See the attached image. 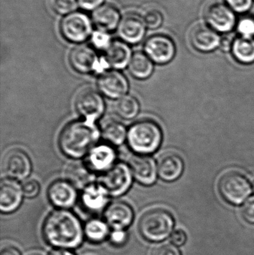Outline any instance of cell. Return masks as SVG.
I'll use <instances>...</instances> for the list:
<instances>
[{"label": "cell", "instance_id": "d6a6232c", "mask_svg": "<svg viewBox=\"0 0 254 255\" xmlns=\"http://www.w3.org/2000/svg\"><path fill=\"white\" fill-rule=\"evenodd\" d=\"M237 30L243 37H253L254 36V18L244 16L239 21Z\"/></svg>", "mask_w": 254, "mask_h": 255}, {"label": "cell", "instance_id": "f6af8a7d", "mask_svg": "<svg viewBox=\"0 0 254 255\" xmlns=\"http://www.w3.org/2000/svg\"><path fill=\"white\" fill-rule=\"evenodd\" d=\"M252 189H253V191L254 192V181L253 182V184H252Z\"/></svg>", "mask_w": 254, "mask_h": 255}, {"label": "cell", "instance_id": "4fadbf2b", "mask_svg": "<svg viewBox=\"0 0 254 255\" xmlns=\"http://www.w3.org/2000/svg\"><path fill=\"white\" fill-rule=\"evenodd\" d=\"M97 84L99 91L110 99L119 100L126 96L129 89V85L125 76L116 70L101 73Z\"/></svg>", "mask_w": 254, "mask_h": 255}, {"label": "cell", "instance_id": "7a4b0ae2", "mask_svg": "<svg viewBox=\"0 0 254 255\" xmlns=\"http://www.w3.org/2000/svg\"><path fill=\"white\" fill-rule=\"evenodd\" d=\"M99 136L95 123L86 120L74 121L61 130L58 142L64 154L72 158H81L95 146Z\"/></svg>", "mask_w": 254, "mask_h": 255}, {"label": "cell", "instance_id": "ab89813d", "mask_svg": "<svg viewBox=\"0 0 254 255\" xmlns=\"http://www.w3.org/2000/svg\"><path fill=\"white\" fill-rule=\"evenodd\" d=\"M104 0H78L80 5L86 10H92L98 7Z\"/></svg>", "mask_w": 254, "mask_h": 255}, {"label": "cell", "instance_id": "1f68e13d", "mask_svg": "<svg viewBox=\"0 0 254 255\" xmlns=\"http://www.w3.org/2000/svg\"><path fill=\"white\" fill-rule=\"evenodd\" d=\"M51 8L58 14H67L76 10V0H49Z\"/></svg>", "mask_w": 254, "mask_h": 255}, {"label": "cell", "instance_id": "d4e9b609", "mask_svg": "<svg viewBox=\"0 0 254 255\" xmlns=\"http://www.w3.org/2000/svg\"><path fill=\"white\" fill-rule=\"evenodd\" d=\"M108 193L98 183H93L84 189L82 202L84 207L89 211H101L107 205Z\"/></svg>", "mask_w": 254, "mask_h": 255}, {"label": "cell", "instance_id": "bcb514c9", "mask_svg": "<svg viewBox=\"0 0 254 255\" xmlns=\"http://www.w3.org/2000/svg\"><path fill=\"white\" fill-rule=\"evenodd\" d=\"M40 255V254H37V253H34V254H31V255Z\"/></svg>", "mask_w": 254, "mask_h": 255}, {"label": "cell", "instance_id": "f1b7e54d", "mask_svg": "<svg viewBox=\"0 0 254 255\" xmlns=\"http://www.w3.org/2000/svg\"><path fill=\"white\" fill-rule=\"evenodd\" d=\"M116 115L125 120H131L138 115L140 104L133 96L126 95L119 99L114 104Z\"/></svg>", "mask_w": 254, "mask_h": 255}, {"label": "cell", "instance_id": "83f0119b", "mask_svg": "<svg viewBox=\"0 0 254 255\" xmlns=\"http://www.w3.org/2000/svg\"><path fill=\"white\" fill-rule=\"evenodd\" d=\"M234 58L241 64H251L254 62V37H241L233 43Z\"/></svg>", "mask_w": 254, "mask_h": 255}, {"label": "cell", "instance_id": "d590c367", "mask_svg": "<svg viewBox=\"0 0 254 255\" xmlns=\"http://www.w3.org/2000/svg\"><path fill=\"white\" fill-rule=\"evenodd\" d=\"M242 214L246 221L254 224V196L246 201L242 208Z\"/></svg>", "mask_w": 254, "mask_h": 255}, {"label": "cell", "instance_id": "44dd1931", "mask_svg": "<svg viewBox=\"0 0 254 255\" xmlns=\"http://www.w3.org/2000/svg\"><path fill=\"white\" fill-rule=\"evenodd\" d=\"M104 51V62L114 69L125 68L132 58L129 46L120 40H110Z\"/></svg>", "mask_w": 254, "mask_h": 255}, {"label": "cell", "instance_id": "603a6c76", "mask_svg": "<svg viewBox=\"0 0 254 255\" xmlns=\"http://www.w3.org/2000/svg\"><path fill=\"white\" fill-rule=\"evenodd\" d=\"M92 18L97 28L107 32L113 31L119 25L120 13L113 4H104L93 12Z\"/></svg>", "mask_w": 254, "mask_h": 255}, {"label": "cell", "instance_id": "b9f144b4", "mask_svg": "<svg viewBox=\"0 0 254 255\" xmlns=\"http://www.w3.org/2000/svg\"><path fill=\"white\" fill-rule=\"evenodd\" d=\"M233 43L234 42H232L231 39L228 37H223L222 38H221L220 46L221 49L224 51V52H228L230 49L232 48Z\"/></svg>", "mask_w": 254, "mask_h": 255}, {"label": "cell", "instance_id": "836d02e7", "mask_svg": "<svg viewBox=\"0 0 254 255\" xmlns=\"http://www.w3.org/2000/svg\"><path fill=\"white\" fill-rule=\"evenodd\" d=\"M22 192L24 196L27 198H34L37 196L40 192V184L36 180H25L22 184Z\"/></svg>", "mask_w": 254, "mask_h": 255}, {"label": "cell", "instance_id": "ba28073f", "mask_svg": "<svg viewBox=\"0 0 254 255\" xmlns=\"http://www.w3.org/2000/svg\"><path fill=\"white\" fill-rule=\"evenodd\" d=\"M204 17L212 28L220 32L231 31L236 24V16L232 9L220 1L207 4Z\"/></svg>", "mask_w": 254, "mask_h": 255}, {"label": "cell", "instance_id": "f35d334b", "mask_svg": "<svg viewBox=\"0 0 254 255\" xmlns=\"http://www.w3.org/2000/svg\"><path fill=\"white\" fill-rule=\"evenodd\" d=\"M171 241L174 245L182 246L186 243V235L182 230H176L173 232L171 237Z\"/></svg>", "mask_w": 254, "mask_h": 255}, {"label": "cell", "instance_id": "8fae6325", "mask_svg": "<svg viewBox=\"0 0 254 255\" xmlns=\"http://www.w3.org/2000/svg\"><path fill=\"white\" fill-rule=\"evenodd\" d=\"M144 49L146 55L156 64H167L175 55L174 42L163 34H157L148 39Z\"/></svg>", "mask_w": 254, "mask_h": 255}, {"label": "cell", "instance_id": "ac0fdd59", "mask_svg": "<svg viewBox=\"0 0 254 255\" xmlns=\"http://www.w3.org/2000/svg\"><path fill=\"white\" fill-rule=\"evenodd\" d=\"M118 34L125 43H140L146 34V25L143 18L133 13L127 14L118 25Z\"/></svg>", "mask_w": 254, "mask_h": 255}, {"label": "cell", "instance_id": "2e32d148", "mask_svg": "<svg viewBox=\"0 0 254 255\" xmlns=\"http://www.w3.org/2000/svg\"><path fill=\"white\" fill-rule=\"evenodd\" d=\"M22 186L15 180L5 178L0 184V210L1 212L10 214L18 209L22 203Z\"/></svg>", "mask_w": 254, "mask_h": 255}, {"label": "cell", "instance_id": "7402d4cb", "mask_svg": "<svg viewBox=\"0 0 254 255\" xmlns=\"http://www.w3.org/2000/svg\"><path fill=\"white\" fill-rule=\"evenodd\" d=\"M116 154L107 144L95 145L87 154V164L93 171L104 172L114 165Z\"/></svg>", "mask_w": 254, "mask_h": 255}, {"label": "cell", "instance_id": "52a82bcc", "mask_svg": "<svg viewBox=\"0 0 254 255\" xmlns=\"http://www.w3.org/2000/svg\"><path fill=\"white\" fill-rule=\"evenodd\" d=\"M60 28L66 40L73 43H82L90 35L92 22L85 13L74 12L63 19Z\"/></svg>", "mask_w": 254, "mask_h": 255}, {"label": "cell", "instance_id": "7c38bea8", "mask_svg": "<svg viewBox=\"0 0 254 255\" xmlns=\"http://www.w3.org/2000/svg\"><path fill=\"white\" fill-rule=\"evenodd\" d=\"M70 63L73 68L81 73L100 70L101 64L95 51L91 46L80 45L70 52Z\"/></svg>", "mask_w": 254, "mask_h": 255}, {"label": "cell", "instance_id": "8992f818", "mask_svg": "<svg viewBox=\"0 0 254 255\" xmlns=\"http://www.w3.org/2000/svg\"><path fill=\"white\" fill-rule=\"evenodd\" d=\"M132 178L130 166L119 162L103 172L98 178V183L104 187L109 196H119L129 190L132 184Z\"/></svg>", "mask_w": 254, "mask_h": 255}, {"label": "cell", "instance_id": "f546056e", "mask_svg": "<svg viewBox=\"0 0 254 255\" xmlns=\"http://www.w3.org/2000/svg\"><path fill=\"white\" fill-rule=\"evenodd\" d=\"M109 229L107 223L102 220H91L85 227V235L93 243H100L108 236Z\"/></svg>", "mask_w": 254, "mask_h": 255}, {"label": "cell", "instance_id": "484cf974", "mask_svg": "<svg viewBox=\"0 0 254 255\" xmlns=\"http://www.w3.org/2000/svg\"><path fill=\"white\" fill-rule=\"evenodd\" d=\"M102 137L110 143L115 145H122L128 135L126 128L123 124L115 120H107L101 128Z\"/></svg>", "mask_w": 254, "mask_h": 255}, {"label": "cell", "instance_id": "9a60e30c", "mask_svg": "<svg viewBox=\"0 0 254 255\" xmlns=\"http://www.w3.org/2000/svg\"><path fill=\"white\" fill-rule=\"evenodd\" d=\"M48 197L54 206L61 209L71 208L77 200L76 188L68 181H54L48 189Z\"/></svg>", "mask_w": 254, "mask_h": 255}, {"label": "cell", "instance_id": "4dcf8cb0", "mask_svg": "<svg viewBox=\"0 0 254 255\" xmlns=\"http://www.w3.org/2000/svg\"><path fill=\"white\" fill-rule=\"evenodd\" d=\"M143 19L146 26L152 29H155V28H159L162 24V13L157 8L150 7L143 12Z\"/></svg>", "mask_w": 254, "mask_h": 255}, {"label": "cell", "instance_id": "ee69618b", "mask_svg": "<svg viewBox=\"0 0 254 255\" xmlns=\"http://www.w3.org/2000/svg\"><path fill=\"white\" fill-rule=\"evenodd\" d=\"M49 255H75L72 252L68 250L64 249H58V250H53Z\"/></svg>", "mask_w": 254, "mask_h": 255}, {"label": "cell", "instance_id": "e0dca14e", "mask_svg": "<svg viewBox=\"0 0 254 255\" xmlns=\"http://www.w3.org/2000/svg\"><path fill=\"white\" fill-rule=\"evenodd\" d=\"M106 223L114 230H125L132 223L134 211L128 204L114 202L104 212Z\"/></svg>", "mask_w": 254, "mask_h": 255}, {"label": "cell", "instance_id": "3957f363", "mask_svg": "<svg viewBox=\"0 0 254 255\" xmlns=\"http://www.w3.org/2000/svg\"><path fill=\"white\" fill-rule=\"evenodd\" d=\"M161 127L151 120H142L130 127L127 135L128 145L139 154H152L162 142Z\"/></svg>", "mask_w": 254, "mask_h": 255}, {"label": "cell", "instance_id": "277c9868", "mask_svg": "<svg viewBox=\"0 0 254 255\" xmlns=\"http://www.w3.org/2000/svg\"><path fill=\"white\" fill-rule=\"evenodd\" d=\"M174 224V219L168 211L154 209L148 211L140 219L139 230L148 241L161 242L171 235Z\"/></svg>", "mask_w": 254, "mask_h": 255}, {"label": "cell", "instance_id": "d6986e66", "mask_svg": "<svg viewBox=\"0 0 254 255\" xmlns=\"http://www.w3.org/2000/svg\"><path fill=\"white\" fill-rule=\"evenodd\" d=\"M190 41L197 50L211 52L220 44L221 37L211 27L199 24L191 31Z\"/></svg>", "mask_w": 254, "mask_h": 255}, {"label": "cell", "instance_id": "ffe728a7", "mask_svg": "<svg viewBox=\"0 0 254 255\" xmlns=\"http://www.w3.org/2000/svg\"><path fill=\"white\" fill-rule=\"evenodd\" d=\"M157 165L160 178L167 182H171L180 178L184 168L181 157L174 152L164 153L160 156Z\"/></svg>", "mask_w": 254, "mask_h": 255}, {"label": "cell", "instance_id": "7bdbcfd3", "mask_svg": "<svg viewBox=\"0 0 254 255\" xmlns=\"http://www.w3.org/2000/svg\"><path fill=\"white\" fill-rule=\"evenodd\" d=\"M0 255H21L19 250L15 247H7L1 250Z\"/></svg>", "mask_w": 254, "mask_h": 255}, {"label": "cell", "instance_id": "60d3db41", "mask_svg": "<svg viewBox=\"0 0 254 255\" xmlns=\"http://www.w3.org/2000/svg\"><path fill=\"white\" fill-rule=\"evenodd\" d=\"M110 41V40L107 39V36L103 34H98L96 35L95 34V37H94V42H95V44L98 47L103 48V49L105 48V46L108 44Z\"/></svg>", "mask_w": 254, "mask_h": 255}, {"label": "cell", "instance_id": "cb8c5ba5", "mask_svg": "<svg viewBox=\"0 0 254 255\" xmlns=\"http://www.w3.org/2000/svg\"><path fill=\"white\" fill-rule=\"evenodd\" d=\"M67 181L76 189L86 188L95 181V174L87 163L74 162L70 163L66 171Z\"/></svg>", "mask_w": 254, "mask_h": 255}, {"label": "cell", "instance_id": "5b68a950", "mask_svg": "<svg viewBox=\"0 0 254 255\" xmlns=\"http://www.w3.org/2000/svg\"><path fill=\"white\" fill-rule=\"evenodd\" d=\"M252 186L243 174L230 172L225 174L219 183L221 196L228 203L239 205L252 193Z\"/></svg>", "mask_w": 254, "mask_h": 255}, {"label": "cell", "instance_id": "8d00e7d4", "mask_svg": "<svg viewBox=\"0 0 254 255\" xmlns=\"http://www.w3.org/2000/svg\"><path fill=\"white\" fill-rule=\"evenodd\" d=\"M232 10L240 13L247 11L252 5V0H226Z\"/></svg>", "mask_w": 254, "mask_h": 255}, {"label": "cell", "instance_id": "74e56055", "mask_svg": "<svg viewBox=\"0 0 254 255\" xmlns=\"http://www.w3.org/2000/svg\"><path fill=\"white\" fill-rule=\"evenodd\" d=\"M128 235L125 230H114L110 235V242L113 245L120 247L126 243Z\"/></svg>", "mask_w": 254, "mask_h": 255}, {"label": "cell", "instance_id": "9c48e42d", "mask_svg": "<svg viewBox=\"0 0 254 255\" xmlns=\"http://www.w3.org/2000/svg\"><path fill=\"white\" fill-rule=\"evenodd\" d=\"M2 168L9 178L15 181H22L31 173V159L25 151L14 148L10 150L4 155Z\"/></svg>", "mask_w": 254, "mask_h": 255}, {"label": "cell", "instance_id": "30bf717a", "mask_svg": "<svg viewBox=\"0 0 254 255\" xmlns=\"http://www.w3.org/2000/svg\"><path fill=\"white\" fill-rule=\"evenodd\" d=\"M76 108L85 120L95 122L104 113V101L99 93L88 88L77 96Z\"/></svg>", "mask_w": 254, "mask_h": 255}, {"label": "cell", "instance_id": "6da1fadb", "mask_svg": "<svg viewBox=\"0 0 254 255\" xmlns=\"http://www.w3.org/2000/svg\"><path fill=\"white\" fill-rule=\"evenodd\" d=\"M43 234L46 242L52 247L69 250L77 248L82 244L85 231L73 213L60 209L46 217Z\"/></svg>", "mask_w": 254, "mask_h": 255}, {"label": "cell", "instance_id": "5bb4252c", "mask_svg": "<svg viewBox=\"0 0 254 255\" xmlns=\"http://www.w3.org/2000/svg\"><path fill=\"white\" fill-rule=\"evenodd\" d=\"M133 177L140 184L149 186L155 184L158 174V165L152 157L143 154L133 156L129 160Z\"/></svg>", "mask_w": 254, "mask_h": 255}, {"label": "cell", "instance_id": "e575fe53", "mask_svg": "<svg viewBox=\"0 0 254 255\" xmlns=\"http://www.w3.org/2000/svg\"><path fill=\"white\" fill-rule=\"evenodd\" d=\"M152 255H180V253L174 244H163L155 247Z\"/></svg>", "mask_w": 254, "mask_h": 255}, {"label": "cell", "instance_id": "4316f807", "mask_svg": "<svg viewBox=\"0 0 254 255\" xmlns=\"http://www.w3.org/2000/svg\"><path fill=\"white\" fill-rule=\"evenodd\" d=\"M128 70L136 79H146L153 72V63L146 54L136 52L132 55L128 66Z\"/></svg>", "mask_w": 254, "mask_h": 255}]
</instances>
